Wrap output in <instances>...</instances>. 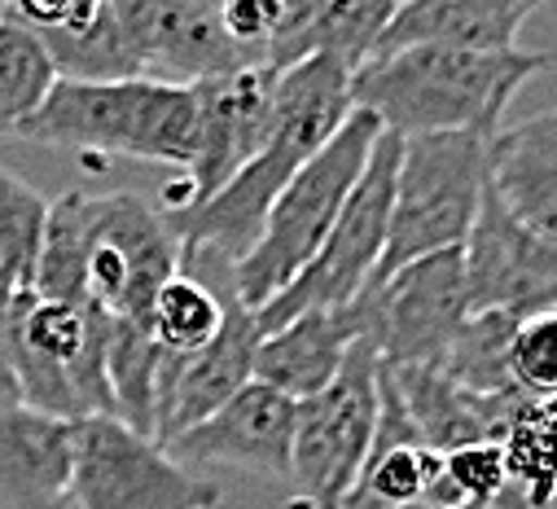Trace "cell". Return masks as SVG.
Here are the masks:
<instances>
[{"instance_id": "52a82bcc", "label": "cell", "mask_w": 557, "mask_h": 509, "mask_svg": "<svg viewBox=\"0 0 557 509\" xmlns=\"http://www.w3.org/2000/svg\"><path fill=\"white\" fill-rule=\"evenodd\" d=\"M110 316L88 303H58L23 290L10 321V364L18 400L62 422L114 418L106 382Z\"/></svg>"}, {"instance_id": "83f0119b", "label": "cell", "mask_w": 557, "mask_h": 509, "mask_svg": "<svg viewBox=\"0 0 557 509\" xmlns=\"http://www.w3.org/2000/svg\"><path fill=\"white\" fill-rule=\"evenodd\" d=\"M0 14L27 27L49 53H58L106 23L110 0H0Z\"/></svg>"}, {"instance_id": "9c48e42d", "label": "cell", "mask_w": 557, "mask_h": 509, "mask_svg": "<svg viewBox=\"0 0 557 509\" xmlns=\"http://www.w3.org/2000/svg\"><path fill=\"white\" fill-rule=\"evenodd\" d=\"M395 163H399V137L382 133L364 172H360V181H356V189H351V198H347V207L338 211L330 237L312 254V264L272 303H263L255 312L259 334L295 321L299 312L347 308L351 299H360L369 290V282L377 277V264H382V250H386Z\"/></svg>"}, {"instance_id": "7c38bea8", "label": "cell", "mask_w": 557, "mask_h": 509, "mask_svg": "<svg viewBox=\"0 0 557 509\" xmlns=\"http://www.w3.org/2000/svg\"><path fill=\"white\" fill-rule=\"evenodd\" d=\"M136 79L202 84L250 62L220 27L215 0H110Z\"/></svg>"}, {"instance_id": "8992f818", "label": "cell", "mask_w": 557, "mask_h": 509, "mask_svg": "<svg viewBox=\"0 0 557 509\" xmlns=\"http://www.w3.org/2000/svg\"><path fill=\"white\" fill-rule=\"evenodd\" d=\"M487 141L492 137L479 133L399 137L386 250L373 282L399 273L412 260L466 246L487 189Z\"/></svg>"}, {"instance_id": "5bb4252c", "label": "cell", "mask_w": 557, "mask_h": 509, "mask_svg": "<svg viewBox=\"0 0 557 509\" xmlns=\"http://www.w3.org/2000/svg\"><path fill=\"white\" fill-rule=\"evenodd\" d=\"M194 88H198V159L168 189V215L207 202L246 167V159L263 141V127L272 114L276 71L259 62V66L202 79Z\"/></svg>"}, {"instance_id": "30bf717a", "label": "cell", "mask_w": 557, "mask_h": 509, "mask_svg": "<svg viewBox=\"0 0 557 509\" xmlns=\"http://www.w3.org/2000/svg\"><path fill=\"white\" fill-rule=\"evenodd\" d=\"M71 505L79 509H215L220 483L181 465L159 439L119 418L75 422Z\"/></svg>"}, {"instance_id": "5b68a950", "label": "cell", "mask_w": 557, "mask_h": 509, "mask_svg": "<svg viewBox=\"0 0 557 509\" xmlns=\"http://www.w3.org/2000/svg\"><path fill=\"white\" fill-rule=\"evenodd\" d=\"M377 137H382L377 119L364 110H351L347 123L321 146V154L268 207V220L255 246L233 264V290L250 312L272 303L312 264V254L330 237L338 211L347 207Z\"/></svg>"}, {"instance_id": "e0dca14e", "label": "cell", "mask_w": 557, "mask_h": 509, "mask_svg": "<svg viewBox=\"0 0 557 509\" xmlns=\"http://www.w3.org/2000/svg\"><path fill=\"white\" fill-rule=\"evenodd\" d=\"M364 338V303L299 312L295 321L259 334L255 347V382L282 392L290 400H312L338 377L347 351Z\"/></svg>"}, {"instance_id": "277c9868", "label": "cell", "mask_w": 557, "mask_h": 509, "mask_svg": "<svg viewBox=\"0 0 557 509\" xmlns=\"http://www.w3.org/2000/svg\"><path fill=\"white\" fill-rule=\"evenodd\" d=\"M18 137L49 150L168 163L185 176L198 159V88L58 75Z\"/></svg>"}, {"instance_id": "ffe728a7", "label": "cell", "mask_w": 557, "mask_h": 509, "mask_svg": "<svg viewBox=\"0 0 557 509\" xmlns=\"http://www.w3.org/2000/svg\"><path fill=\"white\" fill-rule=\"evenodd\" d=\"M386 373L408 409L417 439L431 444L435 452L500 439L513 409L522 405V396H479L435 364H404V369L386 364Z\"/></svg>"}, {"instance_id": "484cf974", "label": "cell", "mask_w": 557, "mask_h": 509, "mask_svg": "<svg viewBox=\"0 0 557 509\" xmlns=\"http://www.w3.org/2000/svg\"><path fill=\"white\" fill-rule=\"evenodd\" d=\"M505 364H509V382L518 396L527 400L557 396V308L513 321Z\"/></svg>"}, {"instance_id": "4fadbf2b", "label": "cell", "mask_w": 557, "mask_h": 509, "mask_svg": "<svg viewBox=\"0 0 557 509\" xmlns=\"http://www.w3.org/2000/svg\"><path fill=\"white\" fill-rule=\"evenodd\" d=\"M461 264L470 316L500 312L518 321L557 308V246L518 224L492 189H483V207L461 246Z\"/></svg>"}, {"instance_id": "7a4b0ae2", "label": "cell", "mask_w": 557, "mask_h": 509, "mask_svg": "<svg viewBox=\"0 0 557 509\" xmlns=\"http://www.w3.org/2000/svg\"><path fill=\"white\" fill-rule=\"evenodd\" d=\"M351 114V66L338 58H308L299 66L276 71L272 114L263 127L259 150L246 167L207 202L168 215L181 250L211 246L237 264L255 246L268 207L282 198V189L321 154V146L338 133Z\"/></svg>"}, {"instance_id": "d4e9b609", "label": "cell", "mask_w": 557, "mask_h": 509, "mask_svg": "<svg viewBox=\"0 0 557 509\" xmlns=\"http://www.w3.org/2000/svg\"><path fill=\"white\" fill-rule=\"evenodd\" d=\"M53 79H58V66L49 49L27 27L0 14V141L18 137V127L36 114Z\"/></svg>"}, {"instance_id": "8fae6325", "label": "cell", "mask_w": 557, "mask_h": 509, "mask_svg": "<svg viewBox=\"0 0 557 509\" xmlns=\"http://www.w3.org/2000/svg\"><path fill=\"white\" fill-rule=\"evenodd\" d=\"M360 303L364 338L373 343L382 364H435L470 321L461 250L426 254L382 282H369Z\"/></svg>"}, {"instance_id": "603a6c76", "label": "cell", "mask_w": 557, "mask_h": 509, "mask_svg": "<svg viewBox=\"0 0 557 509\" xmlns=\"http://www.w3.org/2000/svg\"><path fill=\"white\" fill-rule=\"evenodd\" d=\"M500 452L509 483L492 509H557V396H522L500 435Z\"/></svg>"}, {"instance_id": "9a60e30c", "label": "cell", "mask_w": 557, "mask_h": 509, "mask_svg": "<svg viewBox=\"0 0 557 509\" xmlns=\"http://www.w3.org/2000/svg\"><path fill=\"white\" fill-rule=\"evenodd\" d=\"M295 413L299 400L263 387V382H246V387L224 400L211 418L189 426L168 444V452L198 470V465H228L246 474H268V479H290V444H295Z\"/></svg>"}, {"instance_id": "f1b7e54d", "label": "cell", "mask_w": 557, "mask_h": 509, "mask_svg": "<svg viewBox=\"0 0 557 509\" xmlns=\"http://www.w3.org/2000/svg\"><path fill=\"white\" fill-rule=\"evenodd\" d=\"M215 14L224 36L250 58V62H268V45L282 27L286 0H215Z\"/></svg>"}, {"instance_id": "3957f363", "label": "cell", "mask_w": 557, "mask_h": 509, "mask_svg": "<svg viewBox=\"0 0 557 509\" xmlns=\"http://www.w3.org/2000/svg\"><path fill=\"white\" fill-rule=\"evenodd\" d=\"M553 62L557 58L540 49L474 53L448 45H412L373 53L351 71V110L373 114L391 137H496L518 88Z\"/></svg>"}, {"instance_id": "d6986e66", "label": "cell", "mask_w": 557, "mask_h": 509, "mask_svg": "<svg viewBox=\"0 0 557 509\" xmlns=\"http://www.w3.org/2000/svg\"><path fill=\"white\" fill-rule=\"evenodd\" d=\"M487 189L518 224L557 246V110L518 119L487 141Z\"/></svg>"}, {"instance_id": "ba28073f", "label": "cell", "mask_w": 557, "mask_h": 509, "mask_svg": "<svg viewBox=\"0 0 557 509\" xmlns=\"http://www.w3.org/2000/svg\"><path fill=\"white\" fill-rule=\"evenodd\" d=\"M382 405V356L360 338L338 377L312 400H299L290 444V492L295 509H338L356 487L373 448Z\"/></svg>"}, {"instance_id": "2e32d148", "label": "cell", "mask_w": 557, "mask_h": 509, "mask_svg": "<svg viewBox=\"0 0 557 509\" xmlns=\"http://www.w3.org/2000/svg\"><path fill=\"white\" fill-rule=\"evenodd\" d=\"M259 325L255 312L233 299L220 334L185 360H159V400H154V439L168 448L176 435L211 418L255 377Z\"/></svg>"}, {"instance_id": "ac0fdd59", "label": "cell", "mask_w": 557, "mask_h": 509, "mask_svg": "<svg viewBox=\"0 0 557 509\" xmlns=\"http://www.w3.org/2000/svg\"><path fill=\"white\" fill-rule=\"evenodd\" d=\"M75 422L27 405H0V509H66Z\"/></svg>"}, {"instance_id": "44dd1931", "label": "cell", "mask_w": 557, "mask_h": 509, "mask_svg": "<svg viewBox=\"0 0 557 509\" xmlns=\"http://www.w3.org/2000/svg\"><path fill=\"white\" fill-rule=\"evenodd\" d=\"M540 5L544 0H399L373 53H395L412 45H448L474 53L518 49V32Z\"/></svg>"}, {"instance_id": "cb8c5ba5", "label": "cell", "mask_w": 557, "mask_h": 509, "mask_svg": "<svg viewBox=\"0 0 557 509\" xmlns=\"http://www.w3.org/2000/svg\"><path fill=\"white\" fill-rule=\"evenodd\" d=\"M106 382L110 405L123 426L154 439V400H159V347L150 321H119L106 325Z\"/></svg>"}, {"instance_id": "7402d4cb", "label": "cell", "mask_w": 557, "mask_h": 509, "mask_svg": "<svg viewBox=\"0 0 557 509\" xmlns=\"http://www.w3.org/2000/svg\"><path fill=\"white\" fill-rule=\"evenodd\" d=\"M399 0H286L282 27L268 45V66L286 71L308 58H338L351 71L377 49Z\"/></svg>"}, {"instance_id": "6da1fadb", "label": "cell", "mask_w": 557, "mask_h": 509, "mask_svg": "<svg viewBox=\"0 0 557 509\" xmlns=\"http://www.w3.org/2000/svg\"><path fill=\"white\" fill-rule=\"evenodd\" d=\"M176 273L181 241L163 211L136 194L71 189L49 202L32 290L119 321H150L159 286Z\"/></svg>"}, {"instance_id": "4316f807", "label": "cell", "mask_w": 557, "mask_h": 509, "mask_svg": "<svg viewBox=\"0 0 557 509\" xmlns=\"http://www.w3.org/2000/svg\"><path fill=\"white\" fill-rule=\"evenodd\" d=\"M505 452L500 439L487 444H466L444 452V470H440V487L431 505H466V509H492L505 496Z\"/></svg>"}]
</instances>
